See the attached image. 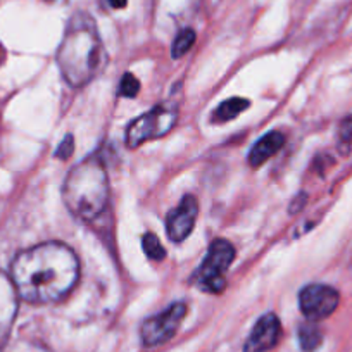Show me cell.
<instances>
[{
	"label": "cell",
	"mask_w": 352,
	"mask_h": 352,
	"mask_svg": "<svg viewBox=\"0 0 352 352\" xmlns=\"http://www.w3.org/2000/svg\"><path fill=\"white\" fill-rule=\"evenodd\" d=\"M176 120H178V111L175 107L155 106L152 111L131 121L126 130V145L130 148H137L147 140L164 137L168 131L173 130Z\"/></svg>",
	"instance_id": "5"
},
{
	"label": "cell",
	"mask_w": 352,
	"mask_h": 352,
	"mask_svg": "<svg viewBox=\"0 0 352 352\" xmlns=\"http://www.w3.org/2000/svg\"><path fill=\"white\" fill-rule=\"evenodd\" d=\"M138 90H140V81H138L131 73L124 74L123 80H121L120 83V96L131 99V97L137 96Z\"/></svg>",
	"instance_id": "16"
},
{
	"label": "cell",
	"mask_w": 352,
	"mask_h": 352,
	"mask_svg": "<svg viewBox=\"0 0 352 352\" xmlns=\"http://www.w3.org/2000/svg\"><path fill=\"white\" fill-rule=\"evenodd\" d=\"M106 2H107V6L113 9H121L126 6V0H106Z\"/></svg>",
	"instance_id": "19"
},
{
	"label": "cell",
	"mask_w": 352,
	"mask_h": 352,
	"mask_svg": "<svg viewBox=\"0 0 352 352\" xmlns=\"http://www.w3.org/2000/svg\"><path fill=\"white\" fill-rule=\"evenodd\" d=\"M280 335H282V324H280L278 316L273 313L264 314L254 324L252 331H250L249 338L243 345V352L270 351L278 344Z\"/></svg>",
	"instance_id": "9"
},
{
	"label": "cell",
	"mask_w": 352,
	"mask_h": 352,
	"mask_svg": "<svg viewBox=\"0 0 352 352\" xmlns=\"http://www.w3.org/2000/svg\"><path fill=\"white\" fill-rule=\"evenodd\" d=\"M185 314H187V304L175 302L168 309L162 311V313L145 320L140 330L142 344L145 347H157V345L171 340L178 327H180L182 320L185 318Z\"/></svg>",
	"instance_id": "6"
},
{
	"label": "cell",
	"mask_w": 352,
	"mask_h": 352,
	"mask_svg": "<svg viewBox=\"0 0 352 352\" xmlns=\"http://www.w3.org/2000/svg\"><path fill=\"white\" fill-rule=\"evenodd\" d=\"M249 106V100L240 99V97H233V99L225 100V102H221L216 107L214 113H212V121H214V123H226V121L233 120V118L239 116L240 113H243Z\"/></svg>",
	"instance_id": "12"
},
{
	"label": "cell",
	"mask_w": 352,
	"mask_h": 352,
	"mask_svg": "<svg viewBox=\"0 0 352 352\" xmlns=\"http://www.w3.org/2000/svg\"><path fill=\"white\" fill-rule=\"evenodd\" d=\"M199 214L197 199L194 195H185L180 206L168 212L166 216V233L173 242H184L192 233L195 219Z\"/></svg>",
	"instance_id": "8"
},
{
	"label": "cell",
	"mask_w": 352,
	"mask_h": 352,
	"mask_svg": "<svg viewBox=\"0 0 352 352\" xmlns=\"http://www.w3.org/2000/svg\"><path fill=\"white\" fill-rule=\"evenodd\" d=\"M323 342V333L314 323H304L299 327V344L304 352H314Z\"/></svg>",
	"instance_id": "13"
},
{
	"label": "cell",
	"mask_w": 352,
	"mask_h": 352,
	"mask_svg": "<svg viewBox=\"0 0 352 352\" xmlns=\"http://www.w3.org/2000/svg\"><path fill=\"white\" fill-rule=\"evenodd\" d=\"M80 263L73 250L60 242H45L16 256L11 280L23 300L50 304L64 299L76 285Z\"/></svg>",
	"instance_id": "1"
},
{
	"label": "cell",
	"mask_w": 352,
	"mask_h": 352,
	"mask_svg": "<svg viewBox=\"0 0 352 352\" xmlns=\"http://www.w3.org/2000/svg\"><path fill=\"white\" fill-rule=\"evenodd\" d=\"M340 140L347 145L352 142V118H347L340 124Z\"/></svg>",
	"instance_id": "18"
},
{
	"label": "cell",
	"mask_w": 352,
	"mask_h": 352,
	"mask_svg": "<svg viewBox=\"0 0 352 352\" xmlns=\"http://www.w3.org/2000/svg\"><path fill=\"white\" fill-rule=\"evenodd\" d=\"M195 43V32L192 28H184L182 30L178 35H176L175 42H173V47H171V56L175 57V59H178V57H184L185 54L188 52V50L194 47Z\"/></svg>",
	"instance_id": "14"
},
{
	"label": "cell",
	"mask_w": 352,
	"mask_h": 352,
	"mask_svg": "<svg viewBox=\"0 0 352 352\" xmlns=\"http://www.w3.org/2000/svg\"><path fill=\"white\" fill-rule=\"evenodd\" d=\"M340 296L328 285H307L299 294V306L304 316L309 321H320L330 316L338 307Z\"/></svg>",
	"instance_id": "7"
},
{
	"label": "cell",
	"mask_w": 352,
	"mask_h": 352,
	"mask_svg": "<svg viewBox=\"0 0 352 352\" xmlns=\"http://www.w3.org/2000/svg\"><path fill=\"white\" fill-rule=\"evenodd\" d=\"M49 2H52V0H49Z\"/></svg>",
	"instance_id": "20"
},
{
	"label": "cell",
	"mask_w": 352,
	"mask_h": 352,
	"mask_svg": "<svg viewBox=\"0 0 352 352\" xmlns=\"http://www.w3.org/2000/svg\"><path fill=\"white\" fill-rule=\"evenodd\" d=\"M142 247H144V252L147 254L148 259L152 261H162L166 256L164 247L161 245V240L157 239V235L154 233H145L144 239H142Z\"/></svg>",
	"instance_id": "15"
},
{
	"label": "cell",
	"mask_w": 352,
	"mask_h": 352,
	"mask_svg": "<svg viewBox=\"0 0 352 352\" xmlns=\"http://www.w3.org/2000/svg\"><path fill=\"white\" fill-rule=\"evenodd\" d=\"M63 199L67 209L85 221L102 214L109 201V180L104 162L87 157L74 166L64 182Z\"/></svg>",
	"instance_id": "3"
},
{
	"label": "cell",
	"mask_w": 352,
	"mask_h": 352,
	"mask_svg": "<svg viewBox=\"0 0 352 352\" xmlns=\"http://www.w3.org/2000/svg\"><path fill=\"white\" fill-rule=\"evenodd\" d=\"M73 152H74V138L73 135H66L64 140L59 144V147H57L56 157L66 161V159H69L71 155H73Z\"/></svg>",
	"instance_id": "17"
},
{
	"label": "cell",
	"mask_w": 352,
	"mask_h": 352,
	"mask_svg": "<svg viewBox=\"0 0 352 352\" xmlns=\"http://www.w3.org/2000/svg\"><path fill=\"white\" fill-rule=\"evenodd\" d=\"M18 311V292L11 276L0 273V349L4 347Z\"/></svg>",
	"instance_id": "10"
},
{
	"label": "cell",
	"mask_w": 352,
	"mask_h": 352,
	"mask_svg": "<svg viewBox=\"0 0 352 352\" xmlns=\"http://www.w3.org/2000/svg\"><path fill=\"white\" fill-rule=\"evenodd\" d=\"M235 259V247L225 239H218L209 245L202 264L195 270L192 282L208 294H219L225 289V273Z\"/></svg>",
	"instance_id": "4"
},
{
	"label": "cell",
	"mask_w": 352,
	"mask_h": 352,
	"mask_svg": "<svg viewBox=\"0 0 352 352\" xmlns=\"http://www.w3.org/2000/svg\"><path fill=\"white\" fill-rule=\"evenodd\" d=\"M283 145H285V135L280 133V131H270L261 140H257L254 147L250 148L249 164L252 168H259L270 157H273Z\"/></svg>",
	"instance_id": "11"
},
{
	"label": "cell",
	"mask_w": 352,
	"mask_h": 352,
	"mask_svg": "<svg viewBox=\"0 0 352 352\" xmlns=\"http://www.w3.org/2000/svg\"><path fill=\"white\" fill-rule=\"evenodd\" d=\"M104 63L106 54L96 21L87 12H76L67 23L64 38L57 50L60 74L71 87L80 88L100 73Z\"/></svg>",
	"instance_id": "2"
}]
</instances>
